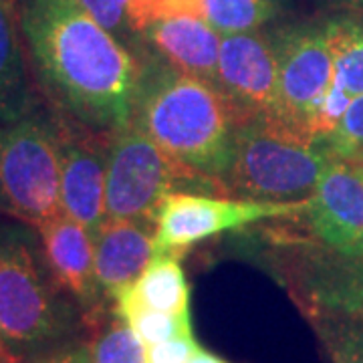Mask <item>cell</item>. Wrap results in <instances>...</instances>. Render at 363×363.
Listing matches in <instances>:
<instances>
[{"instance_id": "6da1fadb", "label": "cell", "mask_w": 363, "mask_h": 363, "mask_svg": "<svg viewBox=\"0 0 363 363\" xmlns=\"http://www.w3.org/2000/svg\"><path fill=\"white\" fill-rule=\"evenodd\" d=\"M16 18L45 104L87 130L130 125L140 57L95 23L77 0H18Z\"/></svg>"}, {"instance_id": "8fae6325", "label": "cell", "mask_w": 363, "mask_h": 363, "mask_svg": "<svg viewBox=\"0 0 363 363\" xmlns=\"http://www.w3.org/2000/svg\"><path fill=\"white\" fill-rule=\"evenodd\" d=\"M61 142V204L69 218L87 228L91 236L107 220L105 178L109 135L79 125L57 113Z\"/></svg>"}, {"instance_id": "4dcf8cb0", "label": "cell", "mask_w": 363, "mask_h": 363, "mask_svg": "<svg viewBox=\"0 0 363 363\" xmlns=\"http://www.w3.org/2000/svg\"><path fill=\"white\" fill-rule=\"evenodd\" d=\"M0 345H2V339H0Z\"/></svg>"}, {"instance_id": "7402d4cb", "label": "cell", "mask_w": 363, "mask_h": 363, "mask_svg": "<svg viewBox=\"0 0 363 363\" xmlns=\"http://www.w3.org/2000/svg\"><path fill=\"white\" fill-rule=\"evenodd\" d=\"M317 329L333 363H363V321L317 319Z\"/></svg>"}, {"instance_id": "ac0fdd59", "label": "cell", "mask_w": 363, "mask_h": 363, "mask_svg": "<svg viewBox=\"0 0 363 363\" xmlns=\"http://www.w3.org/2000/svg\"><path fill=\"white\" fill-rule=\"evenodd\" d=\"M333 51V85L351 99L363 95V14L339 13L325 18Z\"/></svg>"}, {"instance_id": "4316f807", "label": "cell", "mask_w": 363, "mask_h": 363, "mask_svg": "<svg viewBox=\"0 0 363 363\" xmlns=\"http://www.w3.org/2000/svg\"><path fill=\"white\" fill-rule=\"evenodd\" d=\"M33 363H89L87 345H67L47 355H40L39 359Z\"/></svg>"}, {"instance_id": "ffe728a7", "label": "cell", "mask_w": 363, "mask_h": 363, "mask_svg": "<svg viewBox=\"0 0 363 363\" xmlns=\"http://www.w3.org/2000/svg\"><path fill=\"white\" fill-rule=\"evenodd\" d=\"M279 11L277 0H204V21L222 37L260 30Z\"/></svg>"}, {"instance_id": "52a82bcc", "label": "cell", "mask_w": 363, "mask_h": 363, "mask_svg": "<svg viewBox=\"0 0 363 363\" xmlns=\"http://www.w3.org/2000/svg\"><path fill=\"white\" fill-rule=\"evenodd\" d=\"M272 262L313 319L363 321V250L341 252L301 238L279 245Z\"/></svg>"}, {"instance_id": "7a4b0ae2", "label": "cell", "mask_w": 363, "mask_h": 363, "mask_svg": "<svg viewBox=\"0 0 363 363\" xmlns=\"http://www.w3.org/2000/svg\"><path fill=\"white\" fill-rule=\"evenodd\" d=\"M135 55L142 79L131 123L180 166L228 196L226 178L245 119L216 85L184 73L147 49Z\"/></svg>"}, {"instance_id": "7c38bea8", "label": "cell", "mask_w": 363, "mask_h": 363, "mask_svg": "<svg viewBox=\"0 0 363 363\" xmlns=\"http://www.w3.org/2000/svg\"><path fill=\"white\" fill-rule=\"evenodd\" d=\"M298 220L309 238L341 252L363 250V160L333 157Z\"/></svg>"}, {"instance_id": "484cf974", "label": "cell", "mask_w": 363, "mask_h": 363, "mask_svg": "<svg viewBox=\"0 0 363 363\" xmlns=\"http://www.w3.org/2000/svg\"><path fill=\"white\" fill-rule=\"evenodd\" d=\"M200 343L194 339V333L178 335L145 347V363H190Z\"/></svg>"}, {"instance_id": "9a60e30c", "label": "cell", "mask_w": 363, "mask_h": 363, "mask_svg": "<svg viewBox=\"0 0 363 363\" xmlns=\"http://www.w3.org/2000/svg\"><path fill=\"white\" fill-rule=\"evenodd\" d=\"M156 224L107 218L95 234V269L107 301L131 286L156 257Z\"/></svg>"}, {"instance_id": "8992f818", "label": "cell", "mask_w": 363, "mask_h": 363, "mask_svg": "<svg viewBox=\"0 0 363 363\" xmlns=\"http://www.w3.org/2000/svg\"><path fill=\"white\" fill-rule=\"evenodd\" d=\"M174 192L222 194L212 182L180 166L133 123L109 135L105 178L107 218L156 224L164 198Z\"/></svg>"}, {"instance_id": "4fadbf2b", "label": "cell", "mask_w": 363, "mask_h": 363, "mask_svg": "<svg viewBox=\"0 0 363 363\" xmlns=\"http://www.w3.org/2000/svg\"><path fill=\"white\" fill-rule=\"evenodd\" d=\"M47 262L59 286L87 317H97L107 301L95 269V240L65 212L37 228Z\"/></svg>"}, {"instance_id": "cb8c5ba5", "label": "cell", "mask_w": 363, "mask_h": 363, "mask_svg": "<svg viewBox=\"0 0 363 363\" xmlns=\"http://www.w3.org/2000/svg\"><path fill=\"white\" fill-rule=\"evenodd\" d=\"M95 23L104 26L117 40L135 52L138 47V33L131 25L130 4L131 0H77Z\"/></svg>"}, {"instance_id": "603a6c76", "label": "cell", "mask_w": 363, "mask_h": 363, "mask_svg": "<svg viewBox=\"0 0 363 363\" xmlns=\"http://www.w3.org/2000/svg\"><path fill=\"white\" fill-rule=\"evenodd\" d=\"M317 142L323 143L333 157L363 160V95L351 99L337 125Z\"/></svg>"}, {"instance_id": "e0dca14e", "label": "cell", "mask_w": 363, "mask_h": 363, "mask_svg": "<svg viewBox=\"0 0 363 363\" xmlns=\"http://www.w3.org/2000/svg\"><path fill=\"white\" fill-rule=\"evenodd\" d=\"M117 298H128L154 311L184 315L190 313V285L178 255H156L138 281Z\"/></svg>"}, {"instance_id": "3957f363", "label": "cell", "mask_w": 363, "mask_h": 363, "mask_svg": "<svg viewBox=\"0 0 363 363\" xmlns=\"http://www.w3.org/2000/svg\"><path fill=\"white\" fill-rule=\"evenodd\" d=\"M63 295L39 233L0 220V339L11 347H40L65 335L73 307Z\"/></svg>"}, {"instance_id": "9c48e42d", "label": "cell", "mask_w": 363, "mask_h": 363, "mask_svg": "<svg viewBox=\"0 0 363 363\" xmlns=\"http://www.w3.org/2000/svg\"><path fill=\"white\" fill-rule=\"evenodd\" d=\"M279 57V117L291 131L317 140L325 99L333 87V51L325 21L272 35Z\"/></svg>"}, {"instance_id": "d6986e66", "label": "cell", "mask_w": 363, "mask_h": 363, "mask_svg": "<svg viewBox=\"0 0 363 363\" xmlns=\"http://www.w3.org/2000/svg\"><path fill=\"white\" fill-rule=\"evenodd\" d=\"M113 315L121 317L125 325L135 333L145 347L164 343L168 339L194 333L192 331V315H169V313L154 311L143 305H138L128 298L113 301Z\"/></svg>"}, {"instance_id": "83f0119b", "label": "cell", "mask_w": 363, "mask_h": 363, "mask_svg": "<svg viewBox=\"0 0 363 363\" xmlns=\"http://www.w3.org/2000/svg\"><path fill=\"white\" fill-rule=\"evenodd\" d=\"M190 363H230V362L222 359L220 355H216V353H212V351L204 350V347H198L194 355H192Z\"/></svg>"}, {"instance_id": "5bb4252c", "label": "cell", "mask_w": 363, "mask_h": 363, "mask_svg": "<svg viewBox=\"0 0 363 363\" xmlns=\"http://www.w3.org/2000/svg\"><path fill=\"white\" fill-rule=\"evenodd\" d=\"M222 35L204 18L180 16L145 26L138 35V49H147L188 75L216 85Z\"/></svg>"}, {"instance_id": "f546056e", "label": "cell", "mask_w": 363, "mask_h": 363, "mask_svg": "<svg viewBox=\"0 0 363 363\" xmlns=\"http://www.w3.org/2000/svg\"><path fill=\"white\" fill-rule=\"evenodd\" d=\"M345 2L350 4L351 11H355V13L363 14V0H345Z\"/></svg>"}, {"instance_id": "d4e9b609", "label": "cell", "mask_w": 363, "mask_h": 363, "mask_svg": "<svg viewBox=\"0 0 363 363\" xmlns=\"http://www.w3.org/2000/svg\"><path fill=\"white\" fill-rule=\"evenodd\" d=\"M131 25L140 35L145 26L166 18H204V0H131Z\"/></svg>"}, {"instance_id": "5b68a950", "label": "cell", "mask_w": 363, "mask_h": 363, "mask_svg": "<svg viewBox=\"0 0 363 363\" xmlns=\"http://www.w3.org/2000/svg\"><path fill=\"white\" fill-rule=\"evenodd\" d=\"M0 214L33 228L63 214L59 123L47 104L0 128Z\"/></svg>"}, {"instance_id": "44dd1931", "label": "cell", "mask_w": 363, "mask_h": 363, "mask_svg": "<svg viewBox=\"0 0 363 363\" xmlns=\"http://www.w3.org/2000/svg\"><path fill=\"white\" fill-rule=\"evenodd\" d=\"M87 357L89 363H145V345L116 315L87 343Z\"/></svg>"}, {"instance_id": "277c9868", "label": "cell", "mask_w": 363, "mask_h": 363, "mask_svg": "<svg viewBox=\"0 0 363 363\" xmlns=\"http://www.w3.org/2000/svg\"><path fill=\"white\" fill-rule=\"evenodd\" d=\"M333 156L277 119H247L236 135L226 192L245 200L291 202L315 192Z\"/></svg>"}, {"instance_id": "2e32d148", "label": "cell", "mask_w": 363, "mask_h": 363, "mask_svg": "<svg viewBox=\"0 0 363 363\" xmlns=\"http://www.w3.org/2000/svg\"><path fill=\"white\" fill-rule=\"evenodd\" d=\"M28 65L13 0H0V128L43 105V95L35 89Z\"/></svg>"}, {"instance_id": "30bf717a", "label": "cell", "mask_w": 363, "mask_h": 363, "mask_svg": "<svg viewBox=\"0 0 363 363\" xmlns=\"http://www.w3.org/2000/svg\"><path fill=\"white\" fill-rule=\"evenodd\" d=\"M216 87L247 121L279 117V57L269 33L224 35Z\"/></svg>"}, {"instance_id": "ba28073f", "label": "cell", "mask_w": 363, "mask_h": 363, "mask_svg": "<svg viewBox=\"0 0 363 363\" xmlns=\"http://www.w3.org/2000/svg\"><path fill=\"white\" fill-rule=\"evenodd\" d=\"M309 198L291 202H259L236 196L174 192L164 198L156 216V255H184L194 245L264 220L301 218Z\"/></svg>"}, {"instance_id": "f1b7e54d", "label": "cell", "mask_w": 363, "mask_h": 363, "mask_svg": "<svg viewBox=\"0 0 363 363\" xmlns=\"http://www.w3.org/2000/svg\"><path fill=\"white\" fill-rule=\"evenodd\" d=\"M0 363H23V362H21V357H18L16 353H13L9 347L0 345Z\"/></svg>"}]
</instances>
